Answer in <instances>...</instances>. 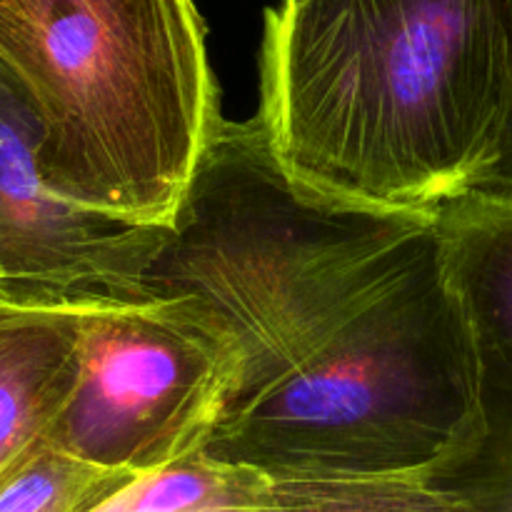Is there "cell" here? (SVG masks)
Instances as JSON below:
<instances>
[{"label":"cell","mask_w":512,"mask_h":512,"mask_svg":"<svg viewBox=\"0 0 512 512\" xmlns=\"http://www.w3.org/2000/svg\"><path fill=\"white\" fill-rule=\"evenodd\" d=\"M145 285L200 300L235 345L210 458L443 480L488 440V383L438 213L305 193L255 118L223 120Z\"/></svg>","instance_id":"6da1fadb"},{"label":"cell","mask_w":512,"mask_h":512,"mask_svg":"<svg viewBox=\"0 0 512 512\" xmlns=\"http://www.w3.org/2000/svg\"><path fill=\"white\" fill-rule=\"evenodd\" d=\"M510 63L495 0H280L258 125L285 178L333 203L438 213L503 153Z\"/></svg>","instance_id":"7a4b0ae2"},{"label":"cell","mask_w":512,"mask_h":512,"mask_svg":"<svg viewBox=\"0 0 512 512\" xmlns=\"http://www.w3.org/2000/svg\"><path fill=\"white\" fill-rule=\"evenodd\" d=\"M0 68L55 188L173 228L225 120L195 0H0Z\"/></svg>","instance_id":"3957f363"},{"label":"cell","mask_w":512,"mask_h":512,"mask_svg":"<svg viewBox=\"0 0 512 512\" xmlns=\"http://www.w3.org/2000/svg\"><path fill=\"white\" fill-rule=\"evenodd\" d=\"M238 375L215 315L183 293L150 290L83 308L80 373L48 440L128 475L205 453Z\"/></svg>","instance_id":"277c9868"},{"label":"cell","mask_w":512,"mask_h":512,"mask_svg":"<svg viewBox=\"0 0 512 512\" xmlns=\"http://www.w3.org/2000/svg\"><path fill=\"white\" fill-rule=\"evenodd\" d=\"M168 238L170 228L95 213L55 188L43 130L0 68V293L48 305L138 298Z\"/></svg>","instance_id":"5b68a950"},{"label":"cell","mask_w":512,"mask_h":512,"mask_svg":"<svg viewBox=\"0 0 512 512\" xmlns=\"http://www.w3.org/2000/svg\"><path fill=\"white\" fill-rule=\"evenodd\" d=\"M83 308L0 293V480L48 438L73 395Z\"/></svg>","instance_id":"8992f818"},{"label":"cell","mask_w":512,"mask_h":512,"mask_svg":"<svg viewBox=\"0 0 512 512\" xmlns=\"http://www.w3.org/2000/svg\"><path fill=\"white\" fill-rule=\"evenodd\" d=\"M438 225L490 398L512 403V195L473 190L440 208Z\"/></svg>","instance_id":"52a82bcc"},{"label":"cell","mask_w":512,"mask_h":512,"mask_svg":"<svg viewBox=\"0 0 512 512\" xmlns=\"http://www.w3.org/2000/svg\"><path fill=\"white\" fill-rule=\"evenodd\" d=\"M270 478L198 453L130 478L88 512H268Z\"/></svg>","instance_id":"ba28073f"},{"label":"cell","mask_w":512,"mask_h":512,"mask_svg":"<svg viewBox=\"0 0 512 512\" xmlns=\"http://www.w3.org/2000/svg\"><path fill=\"white\" fill-rule=\"evenodd\" d=\"M268 478V512H478L458 488L420 475Z\"/></svg>","instance_id":"9c48e42d"},{"label":"cell","mask_w":512,"mask_h":512,"mask_svg":"<svg viewBox=\"0 0 512 512\" xmlns=\"http://www.w3.org/2000/svg\"><path fill=\"white\" fill-rule=\"evenodd\" d=\"M135 475L80 460L48 438L3 480L0 512H88Z\"/></svg>","instance_id":"30bf717a"},{"label":"cell","mask_w":512,"mask_h":512,"mask_svg":"<svg viewBox=\"0 0 512 512\" xmlns=\"http://www.w3.org/2000/svg\"><path fill=\"white\" fill-rule=\"evenodd\" d=\"M478 512H512V403L490 398V435L465 468L443 478Z\"/></svg>","instance_id":"8fae6325"},{"label":"cell","mask_w":512,"mask_h":512,"mask_svg":"<svg viewBox=\"0 0 512 512\" xmlns=\"http://www.w3.org/2000/svg\"><path fill=\"white\" fill-rule=\"evenodd\" d=\"M495 10H498L500 28H503L505 50H508L510 63V88H512V0H495ZM480 193H495V195H512V103H510V120L508 133H505L503 153L485 183L480 185Z\"/></svg>","instance_id":"7c38bea8"}]
</instances>
